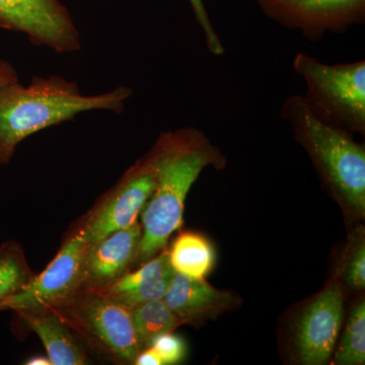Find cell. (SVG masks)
<instances>
[{"mask_svg":"<svg viewBox=\"0 0 365 365\" xmlns=\"http://www.w3.org/2000/svg\"><path fill=\"white\" fill-rule=\"evenodd\" d=\"M150 346L158 353L163 365L179 364L187 354V347L184 340L174 332L157 336Z\"/></svg>","mask_w":365,"mask_h":365,"instance_id":"cell-20","label":"cell"},{"mask_svg":"<svg viewBox=\"0 0 365 365\" xmlns=\"http://www.w3.org/2000/svg\"><path fill=\"white\" fill-rule=\"evenodd\" d=\"M280 118L292 126L336 198L355 215L365 212V148L351 132L322 119L304 96H289Z\"/></svg>","mask_w":365,"mask_h":365,"instance_id":"cell-3","label":"cell"},{"mask_svg":"<svg viewBox=\"0 0 365 365\" xmlns=\"http://www.w3.org/2000/svg\"><path fill=\"white\" fill-rule=\"evenodd\" d=\"M163 299L184 324L215 318L237 304V297L232 292L217 289L205 279L177 272Z\"/></svg>","mask_w":365,"mask_h":365,"instance_id":"cell-12","label":"cell"},{"mask_svg":"<svg viewBox=\"0 0 365 365\" xmlns=\"http://www.w3.org/2000/svg\"><path fill=\"white\" fill-rule=\"evenodd\" d=\"M292 66L306 85L304 100L319 117L364 135V60L327 64L306 53H297Z\"/></svg>","mask_w":365,"mask_h":365,"instance_id":"cell-4","label":"cell"},{"mask_svg":"<svg viewBox=\"0 0 365 365\" xmlns=\"http://www.w3.org/2000/svg\"><path fill=\"white\" fill-rule=\"evenodd\" d=\"M157 181L141 212V240L137 260L148 261L165 249L182 225L185 201L194 182L207 168L222 170L227 160L199 129L185 127L163 132L151 148Z\"/></svg>","mask_w":365,"mask_h":365,"instance_id":"cell-1","label":"cell"},{"mask_svg":"<svg viewBox=\"0 0 365 365\" xmlns=\"http://www.w3.org/2000/svg\"><path fill=\"white\" fill-rule=\"evenodd\" d=\"M88 242L83 227L69 237L39 275L0 302L4 311L44 312L57 309L83 289V263Z\"/></svg>","mask_w":365,"mask_h":365,"instance_id":"cell-6","label":"cell"},{"mask_svg":"<svg viewBox=\"0 0 365 365\" xmlns=\"http://www.w3.org/2000/svg\"><path fill=\"white\" fill-rule=\"evenodd\" d=\"M155 158L150 151L125 173L116 188L81 227L88 244L136 223L155 190Z\"/></svg>","mask_w":365,"mask_h":365,"instance_id":"cell-9","label":"cell"},{"mask_svg":"<svg viewBox=\"0 0 365 365\" xmlns=\"http://www.w3.org/2000/svg\"><path fill=\"white\" fill-rule=\"evenodd\" d=\"M29 328L42 341L52 365L88 364L86 353L74 339L64 319L56 312H19Z\"/></svg>","mask_w":365,"mask_h":365,"instance_id":"cell-14","label":"cell"},{"mask_svg":"<svg viewBox=\"0 0 365 365\" xmlns=\"http://www.w3.org/2000/svg\"><path fill=\"white\" fill-rule=\"evenodd\" d=\"M0 28L59 54L81 50V35L59 0H0Z\"/></svg>","mask_w":365,"mask_h":365,"instance_id":"cell-7","label":"cell"},{"mask_svg":"<svg viewBox=\"0 0 365 365\" xmlns=\"http://www.w3.org/2000/svg\"><path fill=\"white\" fill-rule=\"evenodd\" d=\"M364 228L355 230L353 239L348 246L341 275L352 289L365 288V242Z\"/></svg>","mask_w":365,"mask_h":365,"instance_id":"cell-19","label":"cell"},{"mask_svg":"<svg viewBox=\"0 0 365 365\" xmlns=\"http://www.w3.org/2000/svg\"><path fill=\"white\" fill-rule=\"evenodd\" d=\"M168 252L173 270L188 277L205 279L215 267V247L198 232H182Z\"/></svg>","mask_w":365,"mask_h":365,"instance_id":"cell-15","label":"cell"},{"mask_svg":"<svg viewBox=\"0 0 365 365\" xmlns=\"http://www.w3.org/2000/svg\"><path fill=\"white\" fill-rule=\"evenodd\" d=\"M21 249L7 242L0 247V302L20 290L32 278Z\"/></svg>","mask_w":365,"mask_h":365,"instance_id":"cell-18","label":"cell"},{"mask_svg":"<svg viewBox=\"0 0 365 365\" xmlns=\"http://www.w3.org/2000/svg\"><path fill=\"white\" fill-rule=\"evenodd\" d=\"M141 232V225L137 222L130 227L88 244L83 263V289H105L126 273L137 258Z\"/></svg>","mask_w":365,"mask_h":365,"instance_id":"cell-11","label":"cell"},{"mask_svg":"<svg viewBox=\"0 0 365 365\" xmlns=\"http://www.w3.org/2000/svg\"><path fill=\"white\" fill-rule=\"evenodd\" d=\"M174 273L169 252L163 249L134 272L123 274L110 287L97 292L132 309L150 300L163 299Z\"/></svg>","mask_w":365,"mask_h":365,"instance_id":"cell-13","label":"cell"},{"mask_svg":"<svg viewBox=\"0 0 365 365\" xmlns=\"http://www.w3.org/2000/svg\"><path fill=\"white\" fill-rule=\"evenodd\" d=\"M267 18L306 39L318 42L327 33L344 34L365 21V0H257Z\"/></svg>","mask_w":365,"mask_h":365,"instance_id":"cell-8","label":"cell"},{"mask_svg":"<svg viewBox=\"0 0 365 365\" xmlns=\"http://www.w3.org/2000/svg\"><path fill=\"white\" fill-rule=\"evenodd\" d=\"M18 79L20 78L16 68L6 60L0 59V86Z\"/></svg>","mask_w":365,"mask_h":365,"instance_id":"cell-23","label":"cell"},{"mask_svg":"<svg viewBox=\"0 0 365 365\" xmlns=\"http://www.w3.org/2000/svg\"><path fill=\"white\" fill-rule=\"evenodd\" d=\"M132 95L133 91L126 86L83 95L76 81L60 76H33L28 86L18 79L0 86V165L9 163L28 137L71 121L81 113L121 114Z\"/></svg>","mask_w":365,"mask_h":365,"instance_id":"cell-2","label":"cell"},{"mask_svg":"<svg viewBox=\"0 0 365 365\" xmlns=\"http://www.w3.org/2000/svg\"><path fill=\"white\" fill-rule=\"evenodd\" d=\"M28 365H52L48 356H34L25 362Z\"/></svg>","mask_w":365,"mask_h":365,"instance_id":"cell-24","label":"cell"},{"mask_svg":"<svg viewBox=\"0 0 365 365\" xmlns=\"http://www.w3.org/2000/svg\"><path fill=\"white\" fill-rule=\"evenodd\" d=\"M131 312L141 350L148 347L157 336L174 332L184 324L163 299L150 300Z\"/></svg>","mask_w":365,"mask_h":365,"instance_id":"cell-16","label":"cell"},{"mask_svg":"<svg viewBox=\"0 0 365 365\" xmlns=\"http://www.w3.org/2000/svg\"><path fill=\"white\" fill-rule=\"evenodd\" d=\"M189 4L195 14L197 23L202 29L208 51L215 56H222L225 54V48L211 23L210 16H209L207 9L204 6L203 0H189Z\"/></svg>","mask_w":365,"mask_h":365,"instance_id":"cell-21","label":"cell"},{"mask_svg":"<svg viewBox=\"0 0 365 365\" xmlns=\"http://www.w3.org/2000/svg\"><path fill=\"white\" fill-rule=\"evenodd\" d=\"M335 364H365V304L359 302L350 312L342 340L335 352Z\"/></svg>","mask_w":365,"mask_h":365,"instance_id":"cell-17","label":"cell"},{"mask_svg":"<svg viewBox=\"0 0 365 365\" xmlns=\"http://www.w3.org/2000/svg\"><path fill=\"white\" fill-rule=\"evenodd\" d=\"M1 311H4V309H2L1 307H0V312H1Z\"/></svg>","mask_w":365,"mask_h":365,"instance_id":"cell-25","label":"cell"},{"mask_svg":"<svg viewBox=\"0 0 365 365\" xmlns=\"http://www.w3.org/2000/svg\"><path fill=\"white\" fill-rule=\"evenodd\" d=\"M52 311L76 327L93 345L121 361H134L141 351L131 309L97 292H81Z\"/></svg>","mask_w":365,"mask_h":365,"instance_id":"cell-5","label":"cell"},{"mask_svg":"<svg viewBox=\"0 0 365 365\" xmlns=\"http://www.w3.org/2000/svg\"><path fill=\"white\" fill-rule=\"evenodd\" d=\"M344 317V297L337 281L330 283L300 314L295 347L304 365L328 364L335 352Z\"/></svg>","mask_w":365,"mask_h":365,"instance_id":"cell-10","label":"cell"},{"mask_svg":"<svg viewBox=\"0 0 365 365\" xmlns=\"http://www.w3.org/2000/svg\"><path fill=\"white\" fill-rule=\"evenodd\" d=\"M136 365H163L162 360L153 347H146L137 354L133 361Z\"/></svg>","mask_w":365,"mask_h":365,"instance_id":"cell-22","label":"cell"}]
</instances>
